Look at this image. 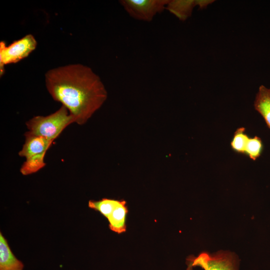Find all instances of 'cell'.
Returning a JSON list of instances; mask_svg holds the SVG:
<instances>
[{"mask_svg":"<svg viewBox=\"0 0 270 270\" xmlns=\"http://www.w3.org/2000/svg\"><path fill=\"white\" fill-rule=\"evenodd\" d=\"M24 265L13 254L6 240L0 232V270H23Z\"/></svg>","mask_w":270,"mask_h":270,"instance_id":"obj_7","label":"cell"},{"mask_svg":"<svg viewBox=\"0 0 270 270\" xmlns=\"http://www.w3.org/2000/svg\"><path fill=\"white\" fill-rule=\"evenodd\" d=\"M254 107L262 116L270 129V88L262 85L259 87L256 96Z\"/></svg>","mask_w":270,"mask_h":270,"instance_id":"obj_9","label":"cell"},{"mask_svg":"<svg viewBox=\"0 0 270 270\" xmlns=\"http://www.w3.org/2000/svg\"><path fill=\"white\" fill-rule=\"evenodd\" d=\"M197 4L198 0H169L166 9L180 20H184L191 15L194 7Z\"/></svg>","mask_w":270,"mask_h":270,"instance_id":"obj_10","label":"cell"},{"mask_svg":"<svg viewBox=\"0 0 270 270\" xmlns=\"http://www.w3.org/2000/svg\"><path fill=\"white\" fill-rule=\"evenodd\" d=\"M128 212L126 202L120 200L118 204L107 218L109 228L113 232L118 234L126 231V218Z\"/></svg>","mask_w":270,"mask_h":270,"instance_id":"obj_8","label":"cell"},{"mask_svg":"<svg viewBox=\"0 0 270 270\" xmlns=\"http://www.w3.org/2000/svg\"><path fill=\"white\" fill-rule=\"evenodd\" d=\"M44 80L52 98L61 103L79 125L86 124L107 98L100 78L90 68L80 64L50 69Z\"/></svg>","mask_w":270,"mask_h":270,"instance_id":"obj_1","label":"cell"},{"mask_svg":"<svg viewBox=\"0 0 270 270\" xmlns=\"http://www.w3.org/2000/svg\"><path fill=\"white\" fill-rule=\"evenodd\" d=\"M186 260L194 267L203 270H240V260L238 255L229 250L209 253L202 252L198 256H190Z\"/></svg>","mask_w":270,"mask_h":270,"instance_id":"obj_4","label":"cell"},{"mask_svg":"<svg viewBox=\"0 0 270 270\" xmlns=\"http://www.w3.org/2000/svg\"><path fill=\"white\" fill-rule=\"evenodd\" d=\"M120 200L104 198L98 201L90 200L88 203L90 208L99 212L106 218L112 212Z\"/></svg>","mask_w":270,"mask_h":270,"instance_id":"obj_11","label":"cell"},{"mask_svg":"<svg viewBox=\"0 0 270 270\" xmlns=\"http://www.w3.org/2000/svg\"><path fill=\"white\" fill-rule=\"evenodd\" d=\"M37 46V41L32 34H28L7 46L0 42V75L4 74L6 65L16 64L27 58Z\"/></svg>","mask_w":270,"mask_h":270,"instance_id":"obj_5","label":"cell"},{"mask_svg":"<svg viewBox=\"0 0 270 270\" xmlns=\"http://www.w3.org/2000/svg\"><path fill=\"white\" fill-rule=\"evenodd\" d=\"M75 123L74 116L64 106L46 116H37L26 123L28 132L52 142L70 124Z\"/></svg>","mask_w":270,"mask_h":270,"instance_id":"obj_2","label":"cell"},{"mask_svg":"<svg viewBox=\"0 0 270 270\" xmlns=\"http://www.w3.org/2000/svg\"><path fill=\"white\" fill-rule=\"evenodd\" d=\"M119 2L130 16L149 22L157 14L162 12L166 9L169 0H122Z\"/></svg>","mask_w":270,"mask_h":270,"instance_id":"obj_6","label":"cell"},{"mask_svg":"<svg viewBox=\"0 0 270 270\" xmlns=\"http://www.w3.org/2000/svg\"><path fill=\"white\" fill-rule=\"evenodd\" d=\"M24 136V142L18 155L25 158L20 172L24 176H28L36 172L45 166L44 156L53 142L28 132Z\"/></svg>","mask_w":270,"mask_h":270,"instance_id":"obj_3","label":"cell"},{"mask_svg":"<svg viewBox=\"0 0 270 270\" xmlns=\"http://www.w3.org/2000/svg\"><path fill=\"white\" fill-rule=\"evenodd\" d=\"M264 145L261 138L257 136L250 138L248 140L244 154L253 160H256L262 154Z\"/></svg>","mask_w":270,"mask_h":270,"instance_id":"obj_13","label":"cell"},{"mask_svg":"<svg viewBox=\"0 0 270 270\" xmlns=\"http://www.w3.org/2000/svg\"><path fill=\"white\" fill-rule=\"evenodd\" d=\"M245 128H239L234 132L230 142L231 148L233 151L238 154H244L246 147L250 138L245 133Z\"/></svg>","mask_w":270,"mask_h":270,"instance_id":"obj_12","label":"cell"},{"mask_svg":"<svg viewBox=\"0 0 270 270\" xmlns=\"http://www.w3.org/2000/svg\"><path fill=\"white\" fill-rule=\"evenodd\" d=\"M187 268L186 270H194V267L192 266L191 264L188 260H186Z\"/></svg>","mask_w":270,"mask_h":270,"instance_id":"obj_14","label":"cell"}]
</instances>
